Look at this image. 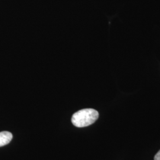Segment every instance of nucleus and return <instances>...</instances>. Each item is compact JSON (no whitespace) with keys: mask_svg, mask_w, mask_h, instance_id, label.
Masks as SVG:
<instances>
[{"mask_svg":"<svg viewBox=\"0 0 160 160\" xmlns=\"http://www.w3.org/2000/svg\"><path fill=\"white\" fill-rule=\"evenodd\" d=\"M12 139V135L10 132L2 131L0 132V147L10 143Z\"/></svg>","mask_w":160,"mask_h":160,"instance_id":"nucleus-2","label":"nucleus"},{"mask_svg":"<svg viewBox=\"0 0 160 160\" xmlns=\"http://www.w3.org/2000/svg\"><path fill=\"white\" fill-rule=\"evenodd\" d=\"M154 160H160V150L155 155Z\"/></svg>","mask_w":160,"mask_h":160,"instance_id":"nucleus-3","label":"nucleus"},{"mask_svg":"<svg viewBox=\"0 0 160 160\" xmlns=\"http://www.w3.org/2000/svg\"><path fill=\"white\" fill-rule=\"evenodd\" d=\"M98 112L94 109H82L72 115L71 122L76 127H86L93 124L98 119Z\"/></svg>","mask_w":160,"mask_h":160,"instance_id":"nucleus-1","label":"nucleus"}]
</instances>
